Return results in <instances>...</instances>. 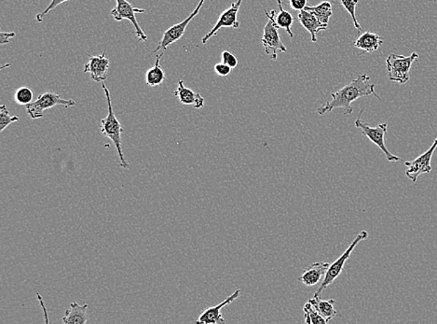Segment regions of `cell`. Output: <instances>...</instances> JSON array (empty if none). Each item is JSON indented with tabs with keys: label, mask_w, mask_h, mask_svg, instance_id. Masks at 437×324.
<instances>
[{
	"label": "cell",
	"mask_w": 437,
	"mask_h": 324,
	"mask_svg": "<svg viewBox=\"0 0 437 324\" xmlns=\"http://www.w3.org/2000/svg\"><path fill=\"white\" fill-rule=\"evenodd\" d=\"M370 80L371 79L367 74L359 75L350 84L345 85L337 92L332 93V101L320 107L317 110L318 115H323L335 109H343L344 115H351L353 112L352 103L358 99L369 96H375L381 99L375 92V84H371Z\"/></svg>",
	"instance_id": "obj_1"
},
{
	"label": "cell",
	"mask_w": 437,
	"mask_h": 324,
	"mask_svg": "<svg viewBox=\"0 0 437 324\" xmlns=\"http://www.w3.org/2000/svg\"><path fill=\"white\" fill-rule=\"evenodd\" d=\"M102 89H103L105 96H106L107 107H109V109H107L109 110V113H107V117L101 120L102 134L106 135L107 138H109V140L114 143L116 149H117L118 158H120L121 167L129 170L130 164L128 161L124 157L123 145H121V144H123L121 143V133L123 131V127H121L120 121L116 117L114 110H113L112 108V96H110L109 88L107 87V85L105 84L104 82H102Z\"/></svg>",
	"instance_id": "obj_2"
},
{
	"label": "cell",
	"mask_w": 437,
	"mask_h": 324,
	"mask_svg": "<svg viewBox=\"0 0 437 324\" xmlns=\"http://www.w3.org/2000/svg\"><path fill=\"white\" fill-rule=\"evenodd\" d=\"M419 54L412 52L408 57L403 55L389 54L386 59L387 73L392 82L400 84H406L411 79V69Z\"/></svg>",
	"instance_id": "obj_3"
},
{
	"label": "cell",
	"mask_w": 437,
	"mask_h": 324,
	"mask_svg": "<svg viewBox=\"0 0 437 324\" xmlns=\"http://www.w3.org/2000/svg\"><path fill=\"white\" fill-rule=\"evenodd\" d=\"M363 112L364 110H362L358 118L356 119L355 123L356 128L360 129L362 134L366 135L370 141H372L376 146L381 149V151L385 154L388 162H400L402 159L397 155L392 154L386 147L385 137L387 132H388V124L383 123L376 127L369 126L366 122L362 120L361 115Z\"/></svg>",
	"instance_id": "obj_4"
},
{
	"label": "cell",
	"mask_w": 437,
	"mask_h": 324,
	"mask_svg": "<svg viewBox=\"0 0 437 324\" xmlns=\"http://www.w3.org/2000/svg\"><path fill=\"white\" fill-rule=\"evenodd\" d=\"M265 15L268 17V22L266 26L264 27L261 41L266 54L270 55L272 59L275 61L278 58L277 51L286 52L287 49L281 40L280 34H279V27L275 21L277 13L275 10H270V13L265 10Z\"/></svg>",
	"instance_id": "obj_5"
},
{
	"label": "cell",
	"mask_w": 437,
	"mask_h": 324,
	"mask_svg": "<svg viewBox=\"0 0 437 324\" xmlns=\"http://www.w3.org/2000/svg\"><path fill=\"white\" fill-rule=\"evenodd\" d=\"M367 237H369V233L365 231V230L356 235L355 240H353V242L348 246L347 250H345L344 253H342V256H340L333 264L330 265L328 272L325 274V278H323L322 281V284L320 285L319 289L314 293L315 296H320L321 293H323V290H325L326 287L333 284V282L339 278L340 274H342L343 270H344L346 263H347L348 258H350L353 251H355L356 246H358L361 241L367 240Z\"/></svg>",
	"instance_id": "obj_6"
},
{
	"label": "cell",
	"mask_w": 437,
	"mask_h": 324,
	"mask_svg": "<svg viewBox=\"0 0 437 324\" xmlns=\"http://www.w3.org/2000/svg\"><path fill=\"white\" fill-rule=\"evenodd\" d=\"M76 105L77 102L74 99H63L58 94L49 91V92L41 94L37 101H33L26 108L30 117L36 120V119L43 117V113L45 110L52 109L55 106L71 108L76 106Z\"/></svg>",
	"instance_id": "obj_7"
},
{
	"label": "cell",
	"mask_w": 437,
	"mask_h": 324,
	"mask_svg": "<svg viewBox=\"0 0 437 324\" xmlns=\"http://www.w3.org/2000/svg\"><path fill=\"white\" fill-rule=\"evenodd\" d=\"M204 1H206V0H201V1L199 2L198 6L196 7V9L193 10L192 15H190L189 17L185 19V20L182 21L181 23L174 24V26H171L170 29H168L164 33H163L162 40H160L159 45L157 46V48L155 49L153 54L163 55L169 46L171 45V44L174 43H176V41L181 40V38L183 37L185 32H186L187 27L189 26L190 22H192L193 19L198 15V13H200Z\"/></svg>",
	"instance_id": "obj_8"
},
{
	"label": "cell",
	"mask_w": 437,
	"mask_h": 324,
	"mask_svg": "<svg viewBox=\"0 0 437 324\" xmlns=\"http://www.w3.org/2000/svg\"><path fill=\"white\" fill-rule=\"evenodd\" d=\"M116 2H117V4H116L114 9L112 10L113 18L118 22L129 20L135 27V34H137L138 40L143 41V43L148 40V36L143 31L142 27H140L137 17H135L137 13H146V10L135 7L134 5L130 3L127 0H116Z\"/></svg>",
	"instance_id": "obj_9"
},
{
	"label": "cell",
	"mask_w": 437,
	"mask_h": 324,
	"mask_svg": "<svg viewBox=\"0 0 437 324\" xmlns=\"http://www.w3.org/2000/svg\"><path fill=\"white\" fill-rule=\"evenodd\" d=\"M437 149V137L431 144L430 148L422 154H420L416 159L411 162H405L406 167V176L414 184H416L417 179L424 174L431 172V159H433L434 152Z\"/></svg>",
	"instance_id": "obj_10"
},
{
	"label": "cell",
	"mask_w": 437,
	"mask_h": 324,
	"mask_svg": "<svg viewBox=\"0 0 437 324\" xmlns=\"http://www.w3.org/2000/svg\"><path fill=\"white\" fill-rule=\"evenodd\" d=\"M243 0H237L236 2H233L231 6L228 10H224L220 18L213 27L211 31L207 33L206 36L201 40V43L206 44L207 41L212 37L217 35L218 31L224 27H232V29H238L240 27V22L238 21L237 15L239 12L240 5H242Z\"/></svg>",
	"instance_id": "obj_11"
},
{
	"label": "cell",
	"mask_w": 437,
	"mask_h": 324,
	"mask_svg": "<svg viewBox=\"0 0 437 324\" xmlns=\"http://www.w3.org/2000/svg\"><path fill=\"white\" fill-rule=\"evenodd\" d=\"M110 61L106 52L100 55H89V62L84 66L85 73H90L93 82H104L109 76Z\"/></svg>",
	"instance_id": "obj_12"
},
{
	"label": "cell",
	"mask_w": 437,
	"mask_h": 324,
	"mask_svg": "<svg viewBox=\"0 0 437 324\" xmlns=\"http://www.w3.org/2000/svg\"><path fill=\"white\" fill-rule=\"evenodd\" d=\"M240 295V290L238 289L235 290L231 295H229L228 298H226L222 303L218 304L215 307H208V309H206L203 313H201L200 317H199L198 320L196 321V323H226L225 318H224L222 314H221V309H222L224 307L228 306V304H231L232 302L236 300V299L239 298Z\"/></svg>",
	"instance_id": "obj_13"
},
{
	"label": "cell",
	"mask_w": 437,
	"mask_h": 324,
	"mask_svg": "<svg viewBox=\"0 0 437 324\" xmlns=\"http://www.w3.org/2000/svg\"><path fill=\"white\" fill-rule=\"evenodd\" d=\"M329 267H330L329 263H315L304 270L302 275L298 278V281L302 282L306 286H315L325 278Z\"/></svg>",
	"instance_id": "obj_14"
},
{
	"label": "cell",
	"mask_w": 437,
	"mask_h": 324,
	"mask_svg": "<svg viewBox=\"0 0 437 324\" xmlns=\"http://www.w3.org/2000/svg\"><path fill=\"white\" fill-rule=\"evenodd\" d=\"M174 95L181 101V104L187 106H193L195 109H201L204 107V98L199 93L194 92L190 88L185 87L184 80H179L178 88Z\"/></svg>",
	"instance_id": "obj_15"
},
{
	"label": "cell",
	"mask_w": 437,
	"mask_h": 324,
	"mask_svg": "<svg viewBox=\"0 0 437 324\" xmlns=\"http://www.w3.org/2000/svg\"><path fill=\"white\" fill-rule=\"evenodd\" d=\"M298 19L300 23L302 24L304 29L308 30L309 34H311L312 41L314 43L317 41V33L328 29V26L323 24L316 16L308 12V10H300L298 13Z\"/></svg>",
	"instance_id": "obj_16"
},
{
	"label": "cell",
	"mask_w": 437,
	"mask_h": 324,
	"mask_svg": "<svg viewBox=\"0 0 437 324\" xmlns=\"http://www.w3.org/2000/svg\"><path fill=\"white\" fill-rule=\"evenodd\" d=\"M383 43V38H381L380 35L367 31L363 33V34L353 43V45H355L356 48L361 50L363 54H365V52L372 54V52L378 51Z\"/></svg>",
	"instance_id": "obj_17"
},
{
	"label": "cell",
	"mask_w": 437,
	"mask_h": 324,
	"mask_svg": "<svg viewBox=\"0 0 437 324\" xmlns=\"http://www.w3.org/2000/svg\"><path fill=\"white\" fill-rule=\"evenodd\" d=\"M87 304H79L77 302L70 304L69 309L66 310L63 318L65 324H85L87 323Z\"/></svg>",
	"instance_id": "obj_18"
},
{
	"label": "cell",
	"mask_w": 437,
	"mask_h": 324,
	"mask_svg": "<svg viewBox=\"0 0 437 324\" xmlns=\"http://www.w3.org/2000/svg\"><path fill=\"white\" fill-rule=\"evenodd\" d=\"M163 55L157 54L156 62L154 66L149 68L146 73V84L149 87H160L164 82L166 75L162 66H160V60Z\"/></svg>",
	"instance_id": "obj_19"
},
{
	"label": "cell",
	"mask_w": 437,
	"mask_h": 324,
	"mask_svg": "<svg viewBox=\"0 0 437 324\" xmlns=\"http://www.w3.org/2000/svg\"><path fill=\"white\" fill-rule=\"evenodd\" d=\"M309 301L312 302V304L316 307L318 311L323 316L328 323L329 321L333 320L337 315V311L334 307V299H330V300H322L320 296L314 295V298L309 299Z\"/></svg>",
	"instance_id": "obj_20"
},
{
	"label": "cell",
	"mask_w": 437,
	"mask_h": 324,
	"mask_svg": "<svg viewBox=\"0 0 437 324\" xmlns=\"http://www.w3.org/2000/svg\"><path fill=\"white\" fill-rule=\"evenodd\" d=\"M332 10H333V6H332V2L330 1H323L317 6H307L305 8V10H308L312 15L316 16L325 26H328L329 19L333 15Z\"/></svg>",
	"instance_id": "obj_21"
},
{
	"label": "cell",
	"mask_w": 437,
	"mask_h": 324,
	"mask_svg": "<svg viewBox=\"0 0 437 324\" xmlns=\"http://www.w3.org/2000/svg\"><path fill=\"white\" fill-rule=\"evenodd\" d=\"M277 3L279 9H280V12H279L277 15H276V24H277L279 29L286 30L287 34L289 35V37L293 38H294V35H293L291 27L293 22H294V18H293L291 13L284 9L283 4H282V0H277Z\"/></svg>",
	"instance_id": "obj_22"
},
{
	"label": "cell",
	"mask_w": 437,
	"mask_h": 324,
	"mask_svg": "<svg viewBox=\"0 0 437 324\" xmlns=\"http://www.w3.org/2000/svg\"><path fill=\"white\" fill-rule=\"evenodd\" d=\"M304 313H305V323L307 324H326V321L323 316L320 314L316 307L312 304V302H307L303 307Z\"/></svg>",
	"instance_id": "obj_23"
},
{
	"label": "cell",
	"mask_w": 437,
	"mask_h": 324,
	"mask_svg": "<svg viewBox=\"0 0 437 324\" xmlns=\"http://www.w3.org/2000/svg\"><path fill=\"white\" fill-rule=\"evenodd\" d=\"M33 98H34V94L29 87H20L15 91V101L21 106H27L32 103Z\"/></svg>",
	"instance_id": "obj_24"
},
{
	"label": "cell",
	"mask_w": 437,
	"mask_h": 324,
	"mask_svg": "<svg viewBox=\"0 0 437 324\" xmlns=\"http://www.w3.org/2000/svg\"><path fill=\"white\" fill-rule=\"evenodd\" d=\"M19 121L18 116L10 115V110L5 105L0 107V132H3L10 124Z\"/></svg>",
	"instance_id": "obj_25"
},
{
	"label": "cell",
	"mask_w": 437,
	"mask_h": 324,
	"mask_svg": "<svg viewBox=\"0 0 437 324\" xmlns=\"http://www.w3.org/2000/svg\"><path fill=\"white\" fill-rule=\"evenodd\" d=\"M359 3V0H340V4L344 7V9L347 10L350 15L352 16L353 24H355V29L358 30V32H362V27L358 23V18H356V6Z\"/></svg>",
	"instance_id": "obj_26"
},
{
	"label": "cell",
	"mask_w": 437,
	"mask_h": 324,
	"mask_svg": "<svg viewBox=\"0 0 437 324\" xmlns=\"http://www.w3.org/2000/svg\"><path fill=\"white\" fill-rule=\"evenodd\" d=\"M68 1H69V0H52L51 3H49V6L46 8L45 10H43L41 13H38V15L36 16V19H37L38 23H43L44 18H45L46 16L52 12V10L56 9V8L60 6L61 4L65 3V2Z\"/></svg>",
	"instance_id": "obj_27"
},
{
	"label": "cell",
	"mask_w": 437,
	"mask_h": 324,
	"mask_svg": "<svg viewBox=\"0 0 437 324\" xmlns=\"http://www.w3.org/2000/svg\"><path fill=\"white\" fill-rule=\"evenodd\" d=\"M221 58H222V62L231 66V68H236L238 63H239L236 57L229 51H224L222 54H221Z\"/></svg>",
	"instance_id": "obj_28"
},
{
	"label": "cell",
	"mask_w": 437,
	"mask_h": 324,
	"mask_svg": "<svg viewBox=\"0 0 437 324\" xmlns=\"http://www.w3.org/2000/svg\"><path fill=\"white\" fill-rule=\"evenodd\" d=\"M231 66L226 65V64L217 63V65L215 66V72L220 77H226L228 75L231 74Z\"/></svg>",
	"instance_id": "obj_29"
},
{
	"label": "cell",
	"mask_w": 437,
	"mask_h": 324,
	"mask_svg": "<svg viewBox=\"0 0 437 324\" xmlns=\"http://www.w3.org/2000/svg\"><path fill=\"white\" fill-rule=\"evenodd\" d=\"M307 3H308V0H289L290 7L297 12L305 10Z\"/></svg>",
	"instance_id": "obj_30"
},
{
	"label": "cell",
	"mask_w": 437,
	"mask_h": 324,
	"mask_svg": "<svg viewBox=\"0 0 437 324\" xmlns=\"http://www.w3.org/2000/svg\"><path fill=\"white\" fill-rule=\"evenodd\" d=\"M15 32H0V44L5 45L10 43V38H15Z\"/></svg>",
	"instance_id": "obj_31"
}]
</instances>
